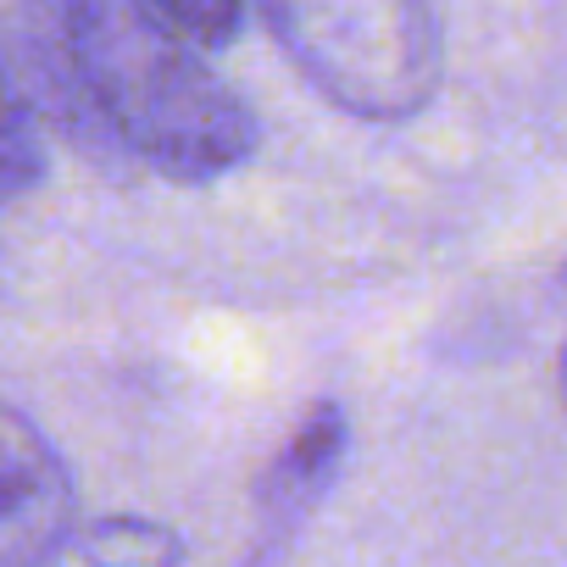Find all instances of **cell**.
Returning a JSON list of instances; mask_svg holds the SVG:
<instances>
[{
	"instance_id": "obj_5",
	"label": "cell",
	"mask_w": 567,
	"mask_h": 567,
	"mask_svg": "<svg viewBox=\"0 0 567 567\" xmlns=\"http://www.w3.org/2000/svg\"><path fill=\"white\" fill-rule=\"evenodd\" d=\"M351 451V417L340 401H312L301 412V423L290 429V440L278 445V456L267 462L261 484H256V539L250 556H284L290 539L307 528V517L329 501L340 467Z\"/></svg>"
},
{
	"instance_id": "obj_3",
	"label": "cell",
	"mask_w": 567,
	"mask_h": 567,
	"mask_svg": "<svg viewBox=\"0 0 567 567\" xmlns=\"http://www.w3.org/2000/svg\"><path fill=\"white\" fill-rule=\"evenodd\" d=\"M0 51H7V90L23 95L73 156H84L106 178H123L140 162L84 73L62 0H12L0 23Z\"/></svg>"
},
{
	"instance_id": "obj_7",
	"label": "cell",
	"mask_w": 567,
	"mask_h": 567,
	"mask_svg": "<svg viewBox=\"0 0 567 567\" xmlns=\"http://www.w3.org/2000/svg\"><path fill=\"white\" fill-rule=\"evenodd\" d=\"M45 134L51 128L34 117V106L7 90V140H0V189H7V206H18L29 189L45 184Z\"/></svg>"
},
{
	"instance_id": "obj_10",
	"label": "cell",
	"mask_w": 567,
	"mask_h": 567,
	"mask_svg": "<svg viewBox=\"0 0 567 567\" xmlns=\"http://www.w3.org/2000/svg\"><path fill=\"white\" fill-rule=\"evenodd\" d=\"M561 284H567V267H561Z\"/></svg>"
},
{
	"instance_id": "obj_9",
	"label": "cell",
	"mask_w": 567,
	"mask_h": 567,
	"mask_svg": "<svg viewBox=\"0 0 567 567\" xmlns=\"http://www.w3.org/2000/svg\"><path fill=\"white\" fill-rule=\"evenodd\" d=\"M556 373H561V406H567V346H561V362H556Z\"/></svg>"
},
{
	"instance_id": "obj_1",
	"label": "cell",
	"mask_w": 567,
	"mask_h": 567,
	"mask_svg": "<svg viewBox=\"0 0 567 567\" xmlns=\"http://www.w3.org/2000/svg\"><path fill=\"white\" fill-rule=\"evenodd\" d=\"M84 73L128 151L178 184H212L261 145L256 112L195 56L156 0H62Z\"/></svg>"
},
{
	"instance_id": "obj_2",
	"label": "cell",
	"mask_w": 567,
	"mask_h": 567,
	"mask_svg": "<svg viewBox=\"0 0 567 567\" xmlns=\"http://www.w3.org/2000/svg\"><path fill=\"white\" fill-rule=\"evenodd\" d=\"M290 68L346 117L406 123L440 90L434 0H261Z\"/></svg>"
},
{
	"instance_id": "obj_6",
	"label": "cell",
	"mask_w": 567,
	"mask_h": 567,
	"mask_svg": "<svg viewBox=\"0 0 567 567\" xmlns=\"http://www.w3.org/2000/svg\"><path fill=\"white\" fill-rule=\"evenodd\" d=\"M184 539L151 517H101L79 523L73 539L62 545L56 561H84V567H151V561H184Z\"/></svg>"
},
{
	"instance_id": "obj_4",
	"label": "cell",
	"mask_w": 567,
	"mask_h": 567,
	"mask_svg": "<svg viewBox=\"0 0 567 567\" xmlns=\"http://www.w3.org/2000/svg\"><path fill=\"white\" fill-rule=\"evenodd\" d=\"M0 561L7 567H56L62 545L79 528L73 473L56 445L12 406L0 417Z\"/></svg>"
},
{
	"instance_id": "obj_8",
	"label": "cell",
	"mask_w": 567,
	"mask_h": 567,
	"mask_svg": "<svg viewBox=\"0 0 567 567\" xmlns=\"http://www.w3.org/2000/svg\"><path fill=\"white\" fill-rule=\"evenodd\" d=\"M156 7L200 45H228L245 23V0H156Z\"/></svg>"
}]
</instances>
